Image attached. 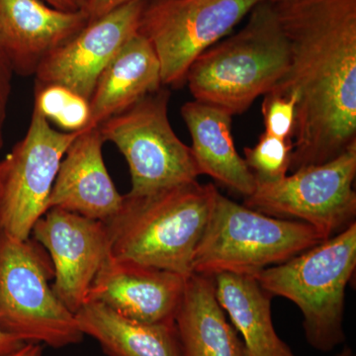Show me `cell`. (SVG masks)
<instances>
[{"mask_svg": "<svg viewBox=\"0 0 356 356\" xmlns=\"http://www.w3.org/2000/svg\"><path fill=\"white\" fill-rule=\"evenodd\" d=\"M274 6L291 58L269 93L296 99L289 170L294 172L327 163L356 145V0Z\"/></svg>", "mask_w": 356, "mask_h": 356, "instance_id": "1", "label": "cell"}, {"mask_svg": "<svg viewBox=\"0 0 356 356\" xmlns=\"http://www.w3.org/2000/svg\"><path fill=\"white\" fill-rule=\"evenodd\" d=\"M217 191L214 184L195 181L123 195L121 207L105 222L110 254L189 277Z\"/></svg>", "mask_w": 356, "mask_h": 356, "instance_id": "2", "label": "cell"}, {"mask_svg": "<svg viewBox=\"0 0 356 356\" xmlns=\"http://www.w3.org/2000/svg\"><path fill=\"white\" fill-rule=\"evenodd\" d=\"M289 42L275 6L262 1L240 31L221 40L196 58L186 81L194 100L242 114L286 74Z\"/></svg>", "mask_w": 356, "mask_h": 356, "instance_id": "3", "label": "cell"}, {"mask_svg": "<svg viewBox=\"0 0 356 356\" xmlns=\"http://www.w3.org/2000/svg\"><path fill=\"white\" fill-rule=\"evenodd\" d=\"M356 267V222L254 277L271 296L293 302L303 315L307 341L322 353L346 339V291Z\"/></svg>", "mask_w": 356, "mask_h": 356, "instance_id": "4", "label": "cell"}, {"mask_svg": "<svg viewBox=\"0 0 356 356\" xmlns=\"http://www.w3.org/2000/svg\"><path fill=\"white\" fill-rule=\"evenodd\" d=\"M325 241L310 225L267 216L217 191L193 273L254 276Z\"/></svg>", "mask_w": 356, "mask_h": 356, "instance_id": "5", "label": "cell"}, {"mask_svg": "<svg viewBox=\"0 0 356 356\" xmlns=\"http://www.w3.org/2000/svg\"><path fill=\"white\" fill-rule=\"evenodd\" d=\"M54 277L50 255L36 240L0 229V329L23 343L53 348L81 343L76 315L50 285Z\"/></svg>", "mask_w": 356, "mask_h": 356, "instance_id": "6", "label": "cell"}, {"mask_svg": "<svg viewBox=\"0 0 356 356\" xmlns=\"http://www.w3.org/2000/svg\"><path fill=\"white\" fill-rule=\"evenodd\" d=\"M170 98L163 86L98 126L103 140L114 144L127 161L133 195L191 184L201 175L191 147L170 125Z\"/></svg>", "mask_w": 356, "mask_h": 356, "instance_id": "7", "label": "cell"}, {"mask_svg": "<svg viewBox=\"0 0 356 356\" xmlns=\"http://www.w3.org/2000/svg\"><path fill=\"white\" fill-rule=\"evenodd\" d=\"M267 0H146L139 30L153 46L165 88H179L199 56Z\"/></svg>", "mask_w": 356, "mask_h": 356, "instance_id": "8", "label": "cell"}, {"mask_svg": "<svg viewBox=\"0 0 356 356\" xmlns=\"http://www.w3.org/2000/svg\"><path fill=\"white\" fill-rule=\"evenodd\" d=\"M356 145L337 158L257 184L243 205L267 216L310 225L324 240L355 222Z\"/></svg>", "mask_w": 356, "mask_h": 356, "instance_id": "9", "label": "cell"}, {"mask_svg": "<svg viewBox=\"0 0 356 356\" xmlns=\"http://www.w3.org/2000/svg\"><path fill=\"white\" fill-rule=\"evenodd\" d=\"M79 132L55 130L33 109L24 138L0 161V229L19 240L31 236L48 211L60 161Z\"/></svg>", "mask_w": 356, "mask_h": 356, "instance_id": "10", "label": "cell"}, {"mask_svg": "<svg viewBox=\"0 0 356 356\" xmlns=\"http://www.w3.org/2000/svg\"><path fill=\"white\" fill-rule=\"evenodd\" d=\"M31 236L50 255L55 271L54 293L76 315L88 301L96 274L109 257L106 224L50 208L33 227Z\"/></svg>", "mask_w": 356, "mask_h": 356, "instance_id": "11", "label": "cell"}, {"mask_svg": "<svg viewBox=\"0 0 356 356\" xmlns=\"http://www.w3.org/2000/svg\"><path fill=\"white\" fill-rule=\"evenodd\" d=\"M146 0H132L106 15L88 21L77 34L39 65L35 86L58 84L89 100L98 76L137 34Z\"/></svg>", "mask_w": 356, "mask_h": 356, "instance_id": "12", "label": "cell"}, {"mask_svg": "<svg viewBox=\"0 0 356 356\" xmlns=\"http://www.w3.org/2000/svg\"><path fill=\"white\" fill-rule=\"evenodd\" d=\"M187 278L109 254L96 274L86 302L102 303L138 322L175 323Z\"/></svg>", "mask_w": 356, "mask_h": 356, "instance_id": "13", "label": "cell"}, {"mask_svg": "<svg viewBox=\"0 0 356 356\" xmlns=\"http://www.w3.org/2000/svg\"><path fill=\"white\" fill-rule=\"evenodd\" d=\"M88 23L81 11L60 10L43 0H0V43L19 76H35L44 58Z\"/></svg>", "mask_w": 356, "mask_h": 356, "instance_id": "14", "label": "cell"}, {"mask_svg": "<svg viewBox=\"0 0 356 356\" xmlns=\"http://www.w3.org/2000/svg\"><path fill=\"white\" fill-rule=\"evenodd\" d=\"M98 127L81 131L65 152L49 197L48 210L60 208L107 222L121 207V195L103 159Z\"/></svg>", "mask_w": 356, "mask_h": 356, "instance_id": "15", "label": "cell"}, {"mask_svg": "<svg viewBox=\"0 0 356 356\" xmlns=\"http://www.w3.org/2000/svg\"><path fill=\"white\" fill-rule=\"evenodd\" d=\"M163 86L158 56L149 40L138 32L98 76L89 98L88 128L98 127Z\"/></svg>", "mask_w": 356, "mask_h": 356, "instance_id": "16", "label": "cell"}, {"mask_svg": "<svg viewBox=\"0 0 356 356\" xmlns=\"http://www.w3.org/2000/svg\"><path fill=\"white\" fill-rule=\"evenodd\" d=\"M181 115L191 133V147L201 175L212 177L245 197L252 195L257 180L236 151L232 132L233 115L197 100L185 103Z\"/></svg>", "mask_w": 356, "mask_h": 356, "instance_id": "17", "label": "cell"}, {"mask_svg": "<svg viewBox=\"0 0 356 356\" xmlns=\"http://www.w3.org/2000/svg\"><path fill=\"white\" fill-rule=\"evenodd\" d=\"M175 325L184 356H248L218 302L212 276L193 273L187 278Z\"/></svg>", "mask_w": 356, "mask_h": 356, "instance_id": "18", "label": "cell"}, {"mask_svg": "<svg viewBox=\"0 0 356 356\" xmlns=\"http://www.w3.org/2000/svg\"><path fill=\"white\" fill-rule=\"evenodd\" d=\"M212 277L218 302L242 337L248 356H297L274 329L273 296L254 276L224 273Z\"/></svg>", "mask_w": 356, "mask_h": 356, "instance_id": "19", "label": "cell"}, {"mask_svg": "<svg viewBox=\"0 0 356 356\" xmlns=\"http://www.w3.org/2000/svg\"><path fill=\"white\" fill-rule=\"evenodd\" d=\"M79 330L108 356H184L175 323L147 324L86 302L76 313Z\"/></svg>", "mask_w": 356, "mask_h": 356, "instance_id": "20", "label": "cell"}, {"mask_svg": "<svg viewBox=\"0 0 356 356\" xmlns=\"http://www.w3.org/2000/svg\"><path fill=\"white\" fill-rule=\"evenodd\" d=\"M34 109L65 132H79L90 121L89 100L58 84L35 86Z\"/></svg>", "mask_w": 356, "mask_h": 356, "instance_id": "21", "label": "cell"}, {"mask_svg": "<svg viewBox=\"0 0 356 356\" xmlns=\"http://www.w3.org/2000/svg\"><path fill=\"white\" fill-rule=\"evenodd\" d=\"M245 161L257 184L274 182L286 177L291 165L293 142L262 133L255 146L245 147Z\"/></svg>", "mask_w": 356, "mask_h": 356, "instance_id": "22", "label": "cell"}, {"mask_svg": "<svg viewBox=\"0 0 356 356\" xmlns=\"http://www.w3.org/2000/svg\"><path fill=\"white\" fill-rule=\"evenodd\" d=\"M264 133L283 140H293L296 128V99L293 96L267 93L261 105Z\"/></svg>", "mask_w": 356, "mask_h": 356, "instance_id": "23", "label": "cell"}, {"mask_svg": "<svg viewBox=\"0 0 356 356\" xmlns=\"http://www.w3.org/2000/svg\"><path fill=\"white\" fill-rule=\"evenodd\" d=\"M14 70L0 43V151L4 146V126H6L7 107L13 88Z\"/></svg>", "mask_w": 356, "mask_h": 356, "instance_id": "24", "label": "cell"}, {"mask_svg": "<svg viewBox=\"0 0 356 356\" xmlns=\"http://www.w3.org/2000/svg\"><path fill=\"white\" fill-rule=\"evenodd\" d=\"M77 10L83 13L88 21L106 15L132 0H74Z\"/></svg>", "mask_w": 356, "mask_h": 356, "instance_id": "25", "label": "cell"}, {"mask_svg": "<svg viewBox=\"0 0 356 356\" xmlns=\"http://www.w3.org/2000/svg\"><path fill=\"white\" fill-rule=\"evenodd\" d=\"M25 343L21 341L17 337L7 334L3 330L0 329V356H8L13 355L16 350H19Z\"/></svg>", "mask_w": 356, "mask_h": 356, "instance_id": "26", "label": "cell"}, {"mask_svg": "<svg viewBox=\"0 0 356 356\" xmlns=\"http://www.w3.org/2000/svg\"><path fill=\"white\" fill-rule=\"evenodd\" d=\"M43 346L38 343H25L22 348L8 356H42Z\"/></svg>", "mask_w": 356, "mask_h": 356, "instance_id": "27", "label": "cell"}, {"mask_svg": "<svg viewBox=\"0 0 356 356\" xmlns=\"http://www.w3.org/2000/svg\"><path fill=\"white\" fill-rule=\"evenodd\" d=\"M47 4L64 11L77 10L74 0H43Z\"/></svg>", "mask_w": 356, "mask_h": 356, "instance_id": "28", "label": "cell"}, {"mask_svg": "<svg viewBox=\"0 0 356 356\" xmlns=\"http://www.w3.org/2000/svg\"><path fill=\"white\" fill-rule=\"evenodd\" d=\"M336 356H355V353H353V350L350 348H344L341 353H337Z\"/></svg>", "mask_w": 356, "mask_h": 356, "instance_id": "29", "label": "cell"}, {"mask_svg": "<svg viewBox=\"0 0 356 356\" xmlns=\"http://www.w3.org/2000/svg\"><path fill=\"white\" fill-rule=\"evenodd\" d=\"M267 1L271 2L273 4H282L288 3V2L294 1V0H267Z\"/></svg>", "mask_w": 356, "mask_h": 356, "instance_id": "30", "label": "cell"}]
</instances>
